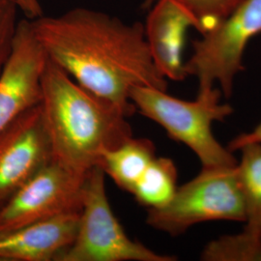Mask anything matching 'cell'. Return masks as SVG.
I'll use <instances>...</instances> for the list:
<instances>
[{
    "label": "cell",
    "instance_id": "6da1fadb",
    "mask_svg": "<svg viewBox=\"0 0 261 261\" xmlns=\"http://www.w3.org/2000/svg\"><path fill=\"white\" fill-rule=\"evenodd\" d=\"M32 24L48 59L127 116L136 112L133 88L168 90L140 22L130 24L103 12L75 8L55 17L40 16Z\"/></svg>",
    "mask_w": 261,
    "mask_h": 261
},
{
    "label": "cell",
    "instance_id": "7a4b0ae2",
    "mask_svg": "<svg viewBox=\"0 0 261 261\" xmlns=\"http://www.w3.org/2000/svg\"><path fill=\"white\" fill-rule=\"evenodd\" d=\"M40 106L56 162L86 174L103 153L132 137L120 109L77 84L47 57Z\"/></svg>",
    "mask_w": 261,
    "mask_h": 261
},
{
    "label": "cell",
    "instance_id": "3957f363",
    "mask_svg": "<svg viewBox=\"0 0 261 261\" xmlns=\"http://www.w3.org/2000/svg\"><path fill=\"white\" fill-rule=\"evenodd\" d=\"M219 88L197 94L196 101L170 96L166 90L139 86L132 89L130 100L136 111L156 122L172 140L182 142L196 155L202 168L235 167L237 160L213 135L212 124L224 121L233 112L228 103H221Z\"/></svg>",
    "mask_w": 261,
    "mask_h": 261
},
{
    "label": "cell",
    "instance_id": "277c9868",
    "mask_svg": "<svg viewBox=\"0 0 261 261\" xmlns=\"http://www.w3.org/2000/svg\"><path fill=\"white\" fill-rule=\"evenodd\" d=\"M105 177L100 167L87 173L74 241L56 261L176 260V256L154 252L126 234L110 204Z\"/></svg>",
    "mask_w": 261,
    "mask_h": 261
},
{
    "label": "cell",
    "instance_id": "5b68a950",
    "mask_svg": "<svg viewBox=\"0 0 261 261\" xmlns=\"http://www.w3.org/2000/svg\"><path fill=\"white\" fill-rule=\"evenodd\" d=\"M210 221H245L236 166L202 168L196 177L178 187L166 205L148 209L146 215L150 227L171 236Z\"/></svg>",
    "mask_w": 261,
    "mask_h": 261
},
{
    "label": "cell",
    "instance_id": "8992f818",
    "mask_svg": "<svg viewBox=\"0 0 261 261\" xmlns=\"http://www.w3.org/2000/svg\"><path fill=\"white\" fill-rule=\"evenodd\" d=\"M261 34V0H242L213 29L193 43V55L185 62L187 75L198 81V93L220 85L230 98L234 79L244 69L243 56L252 38Z\"/></svg>",
    "mask_w": 261,
    "mask_h": 261
},
{
    "label": "cell",
    "instance_id": "52a82bcc",
    "mask_svg": "<svg viewBox=\"0 0 261 261\" xmlns=\"http://www.w3.org/2000/svg\"><path fill=\"white\" fill-rule=\"evenodd\" d=\"M86 175L53 160L0 208V230L81 212Z\"/></svg>",
    "mask_w": 261,
    "mask_h": 261
},
{
    "label": "cell",
    "instance_id": "ba28073f",
    "mask_svg": "<svg viewBox=\"0 0 261 261\" xmlns=\"http://www.w3.org/2000/svg\"><path fill=\"white\" fill-rule=\"evenodd\" d=\"M53 159L46 123L38 103L0 130V208Z\"/></svg>",
    "mask_w": 261,
    "mask_h": 261
},
{
    "label": "cell",
    "instance_id": "9c48e42d",
    "mask_svg": "<svg viewBox=\"0 0 261 261\" xmlns=\"http://www.w3.org/2000/svg\"><path fill=\"white\" fill-rule=\"evenodd\" d=\"M47 56L32 19L18 21L9 58L0 74V130L41 102Z\"/></svg>",
    "mask_w": 261,
    "mask_h": 261
},
{
    "label": "cell",
    "instance_id": "30bf717a",
    "mask_svg": "<svg viewBox=\"0 0 261 261\" xmlns=\"http://www.w3.org/2000/svg\"><path fill=\"white\" fill-rule=\"evenodd\" d=\"M236 172L245 206L242 232L224 235L212 242L219 261L261 260V143L242 146Z\"/></svg>",
    "mask_w": 261,
    "mask_h": 261
},
{
    "label": "cell",
    "instance_id": "8fae6325",
    "mask_svg": "<svg viewBox=\"0 0 261 261\" xmlns=\"http://www.w3.org/2000/svg\"><path fill=\"white\" fill-rule=\"evenodd\" d=\"M149 9L144 31L154 63L167 80L184 81L187 32L196 19L177 0H157Z\"/></svg>",
    "mask_w": 261,
    "mask_h": 261
},
{
    "label": "cell",
    "instance_id": "7c38bea8",
    "mask_svg": "<svg viewBox=\"0 0 261 261\" xmlns=\"http://www.w3.org/2000/svg\"><path fill=\"white\" fill-rule=\"evenodd\" d=\"M80 212L0 230V260L56 261L73 243Z\"/></svg>",
    "mask_w": 261,
    "mask_h": 261
},
{
    "label": "cell",
    "instance_id": "4fadbf2b",
    "mask_svg": "<svg viewBox=\"0 0 261 261\" xmlns=\"http://www.w3.org/2000/svg\"><path fill=\"white\" fill-rule=\"evenodd\" d=\"M155 157L156 148L151 140L135 139L132 136L106 151L99 167L117 186L130 194Z\"/></svg>",
    "mask_w": 261,
    "mask_h": 261
},
{
    "label": "cell",
    "instance_id": "5bb4252c",
    "mask_svg": "<svg viewBox=\"0 0 261 261\" xmlns=\"http://www.w3.org/2000/svg\"><path fill=\"white\" fill-rule=\"evenodd\" d=\"M177 168L171 159L155 157L132 191L140 205L154 209L166 205L177 190Z\"/></svg>",
    "mask_w": 261,
    "mask_h": 261
},
{
    "label": "cell",
    "instance_id": "9a60e30c",
    "mask_svg": "<svg viewBox=\"0 0 261 261\" xmlns=\"http://www.w3.org/2000/svg\"><path fill=\"white\" fill-rule=\"evenodd\" d=\"M195 18L201 35L210 31L242 0H177Z\"/></svg>",
    "mask_w": 261,
    "mask_h": 261
},
{
    "label": "cell",
    "instance_id": "2e32d148",
    "mask_svg": "<svg viewBox=\"0 0 261 261\" xmlns=\"http://www.w3.org/2000/svg\"><path fill=\"white\" fill-rule=\"evenodd\" d=\"M18 4L13 0H0V74L9 58L18 24Z\"/></svg>",
    "mask_w": 261,
    "mask_h": 261
},
{
    "label": "cell",
    "instance_id": "e0dca14e",
    "mask_svg": "<svg viewBox=\"0 0 261 261\" xmlns=\"http://www.w3.org/2000/svg\"><path fill=\"white\" fill-rule=\"evenodd\" d=\"M249 143H261V122L252 132L242 134L234 138L228 143L227 149L230 150L233 153L234 151L240 149L242 146Z\"/></svg>",
    "mask_w": 261,
    "mask_h": 261
},
{
    "label": "cell",
    "instance_id": "ac0fdd59",
    "mask_svg": "<svg viewBox=\"0 0 261 261\" xmlns=\"http://www.w3.org/2000/svg\"><path fill=\"white\" fill-rule=\"evenodd\" d=\"M15 1L20 11L28 17V19H36L42 16V8L39 0H13Z\"/></svg>",
    "mask_w": 261,
    "mask_h": 261
},
{
    "label": "cell",
    "instance_id": "d6986e66",
    "mask_svg": "<svg viewBox=\"0 0 261 261\" xmlns=\"http://www.w3.org/2000/svg\"><path fill=\"white\" fill-rule=\"evenodd\" d=\"M157 0H144L143 2V8L144 9H149L150 7L156 2Z\"/></svg>",
    "mask_w": 261,
    "mask_h": 261
}]
</instances>
